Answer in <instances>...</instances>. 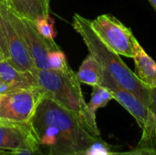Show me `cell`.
<instances>
[{
  "instance_id": "cell-1",
  "label": "cell",
  "mask_w": 156,
  "mask_h": 155,
  "mask_svg": "<svg viewBox=\"0 0 156 155\" xmlns=\"http://www.w3.org/2000/svg\"><path fill=\"white\" fill-rule=\"evenodd\" d=\"M46 155H79L97 140L80 122L75 113L43 96L29 122Z\"/></svg>"
},
{
  "instance_id": "cell-2",
  "label": "cell",
  "mask_w": 156,
  "mask_h": 155,
  "mask_svg": "<svg viewBox=\"0 0 156 155\" xmlns=\"http://www.w3.org/2000/svg\"><path fill=\"white\" fill-rule=\"evenodd\" d=\"M37 86L43 94L77 115L83 126L101 138L96 118L92 117L85 101L80 81L70 67L64 70L38 69L35 73Z\"/></svg>"
},
{
  "instance_id": "cell-3",
  "label": "cell",
  "mask_w": 156,
  "mask_h": 155,
  "mask_svg": "<svg viewBox=\"0 0 156 155\" xmlns=\"http://www.w3.org/2000/svg\"><path fill=\"white\" fill-rule=\"evenodd\" d=\"M73 28L81 37L89 52L92 55L104 70L110 73L114 79L124 89L135 95L144 104L148 105L149 87L143 84L121 56L110 48L95 33L90 26V20L75 14L72 22Z\"/></svg>"
},
{
  "instance_id": "cell-4",
  "label": "cell",
  "mask_w": 156,
  "mask_h": 155,
  "mask_svg": "<svg viewBox=\"0 0 156 155\" xmlns=\"http://www.w3.org/2000/svg\"><path fill=\"white\" fill-rule=\"evenodd\" d=\"M101 86L111 91L113 100L118 101L137 122L143 131L142 138L138 145L154 146V127L156 121L151 114L148 107L144 104L131 91L122 87L114 78L103 69Z\"/></svg>"
},
{
  "instance_id": "cell-5",
  "label": "cell",
  "mask_w": 156,
  "mask_h": 155,
  "mask_svg": "<svg viewBox=\"0 0 156 155\" xmlns=\"http://www.w3.org/2000/svg\"><path fill=\"white\" fill-rule=\"evenodd\" d=\"M0 12L9 20L23 39L33 62L38 69H50L48 62V55L50 51L60 48L54 40H48L42 37L34 22L20 17L15 14L7 3H0Z\"/></svg>"
},
{
  "instance_id": "cell-6",
  "label": "cell",
  "mask_w": 156,
  "mask_h": 155,
  "mask_svg": "<svg viewBox=\"0 0 156 155\" xmlns=\"http://www.w3.org/2000/svg\"><path fill=\"white\" fill-rule=\"evenodd\" d=\"M43 96L38 87L15 90L0 95V121L29 122Z\"/></svg>"
},
{
  "instance_id": "cell-7",
  "label": "cell",
  "mask_w": 156,
  "mask_h": 155,
  "mask_svg": "<svg viewBox=\"0 0 156 155\" xmlns=\"http://www.w3.org/2000/svg\"><path fill=\"white\" fill-rule=\"evenodd\" d=\"M90 26L100 38L120 56L132 58L134 57L138 40L132 30L115 16L108 14L101 15L90 20Z\"/></svg>"
},
{
  "instance_id": "cell-8",
  "label": "cell",
  "mask_w": 156,
  "mask_h": 155,
  "mask_svg": "<svg viewBox=\"0 0 156 155\" xmlns=\"http://www.w3.org/2000/svg\"><path fill=\"white\" fill-rule=\"evenodd\" d=\"M0 149L17 152L35 151L40 147L30 122L0 121Z\"/></svg>"
},
{
  "instance_id": "cell-9",
  "label": "cell",
  "mask_w": 156,
  "mask_h": 155,
  "mask_svg": "<svg viewBox=\"0 0 156 155\" xmlns=\"http://www.w3.org/2000/svg\"><path fill=\"white\" fill-rule=\"evenodd\" d=\"M1 13V12H0ZM2 14V13H1ZM5 24V37L7 47V60L20 71H29L35 75L37 67L26 47L23 39L11 25L9 20L2 14Z\"/></svg>"
},
{
  "instance_id": "cell-10",
  "label": "cell",
  "mask_w": 156,
  "mask_h": 155,
  "mask_svg": "<svg viewBox=\"0 0 156 155\" xmlns=\"http://www.w3.org/2000/svg\"><path fill=\"white\" fill-rule=\"evenodd\" d=\"M6 3L15 14L32 22L50 16V0H7Z\"/></svg>"
},
{
  "instance_id": "cell-11",
  "label": "cell",
  "mask_w": 156,
  "mask_h": 155,
  "mask_svg": "<svg viewBox=\"0 0 156 155\" xmlns=\"http://www.w3.org/2000/svg\"><path fill=\"white\" fill-rule=\"evenodd\" d=\"M135 66V76L145 86L156 87V62L144 49L137 41L135 55L133 58Z\"/></svg>"
},
{
  "instance_id": "cell-12",
  "label": "cell",
  "mask_w": 156,
  "mask_h": 155,
  "mask_svg": "<svg viewBox=\"0 0 156 155\" xmlns=\"http://www.w3.org/2000/svg\"><path fill=\"white\" fill-rule=\"evenodd\" d=\"M0 79L8 83L14 90L38 87L33 73L18 70L7 59L0 62Z\"/></svg>"
},
{
  "instance_id": "cell-13",
  "label": "cell",
  "mask_w": 156,
  "mask_h": 155,
  "mask_svg": "<svg viewBox=\"0 0 156 155\" xmlns=\"http://www.w3.org/2000/svg\"><path fill=\"white\" fill-rule=\"evenodd\" d=\"M102 74V67L100 65L97 59L90 54L81 63L77 72V77L80 83H84L86 85L93 87L97 85H101Z\"/></svg>"
},
{
  "instance_id": "cell-14",
  "label": "cell",
  "mask_w": 156,
  "mask_h": 155,
  "mask_svg": "<svg viewBox=\"0 0 156 155\" xmlns=\"http://www.w3.org/2000/svg\"><path fill=\"white\" fill-rule=\"evenodd\" d=\"M112 100H113V96L109 90L101 85L93 86L90 100L87 103L90 115L96 118V111L100 108L105 107Z\"/></svg>"
},
{
  "instance_id": "cell-15",
  "label": "cell",
  "mask_w": 156,
  "mask_h": 155,
  "mask_svg": "<svg viewBox=\"0 0 156 155\" xmlns=\"http://www.w3.org/2000/svg\"><path fill=\"white\" fill-rule=\"evenodd\" d=\"M38 33L48 40H54L56 37L57 32L54 27V20L48 16L47 17H42L34 22Z\"/></svg>"
},
{
  "instance_id": "cell-16",
  "label": "cell",
  "mask_w": 156,
  "mask_h": 155,
  "mask_svg": "<svg viewBox=\"0 0 156 155\" xmlns=\"http://www.w3.org/2000/svg\"><path fill=\"white\" fill-rule=\"evenodd\" d=\"M48 62L50 69L53 70H64L69 68L65 53L59 48L52 50L48 55Z\"/></svg>"
},
{
  "instance_id": "cell-17",
  "label": "cell",
  "mask_w": 156,
  "mask_h": 155,
  "mask_svg": "<svg viewBox=\"0 0 156 155\" xmlns=\"http://www.w3.org/2000/svg\"><path fill=\"white\" fill-rule=\"evenodd\" d=\"M112 153L111 147L101 138L79 155H111Z\"/></svg>"
},
{
  "instance_id": "cell-18",
  "label": "cell",
  "mask_w": 156,
  "mask_h": 155,
  "mask_svg": "<svg viewBox=\"0 0 156 155\" xmlns=\"http://www.w3.org/2000/svg\"><path fill=\"white\" fill-rule=\"evenodd\" d=\"M111 155H156L154 146L138 145L135 149L128 152H112Z\"/></svg>"
},
{
  "instance_id": "cell-19",
  "label": "cell",
  "mask_w": 156,
  "mask_h": 155,
  "mask_svg": "<svg viewBox=\"0 0 156 155\" xmlns=\"http://www.w3.org/2000/svg\"><path fill=\"white\" fill-rule=\"evenodd\" d=\"M149 100H148V109L156 121V87H152L148 89Z\"/></svg>"
},
{
  "instance_id": "cell-20",
  "label": "cell",
  "mask_w": 156,
  "mask_h": 155,
  "mask_svg": "<svg viewBox=\"0 0 156 155\" xmlns=\"http://www.w3.org/2000/svg\"><path fill=\"white\" fill-rule=\"evenodd\" d=\"M0 49L3 52L5 58H7V47L5 42V24H4V17L0 13Z\"/></svg>"
},
{
  "instance_id": "cell-21",
  "label": "cell",
  "mask_w": 156,
  "mask_h": 155,
  "mask_svg": "<svg viewBox=\"0 0 156 155\" xmlns=\"http://www.w3.org/2000/svg\"><path fill=\"white\" fill-rule=\"evenodd\" d=\"M14 155H46L41 149L35 151H17Z\"/></svg>"
},
{
  "instance_id": "cell-22",
  "label": "cell",
  "mask_w": 156,
  "mask_h": 155,
  "mask_svg": "<svg viewBox=\"0 0 156 155\" xmlns=\"http://www.w3.org/2000/svg\"><path fill=\"white\" fill-rule=\"evenodd\" d=\"M16 151H10V150H4L0 149V155H14Z\"/></svg>"
},
{
  "instance_id": "cell-23",
  "label": "cell",
  "mask_w": 156,
  "mask_h": 155,
  "mask_svg": "<svg viewBox=\"0 0 156 155\" xmlns=\"http://www.w3.org/2000/svg\"><path fill=\"white\" fill-rule=\"evenodd\" d=\"M148 2L151 4V5L153 6V8L156 11V0H148Z\"/></svg>"
},
{
  "instance_id": "cell-24",
  "label": "cell",
  "mask_w": 156,
  "mask_h": 155,
  "mask_svg": "<svg viewBox=\"0 0 156 155\" xmlns=\"http://www.w3.org/2000/svg\"><path fill=\"white\" fill-rule=\"evenodd\" d=\"M4 59H5V56H4L3 52L1 51V49H0V62H1V61H3Z\"/></svg>"
},
{
  "instance_id": "cell-25",
  "label": "cell",
  "mask_w": 156,
  "mask_h": 155,
  "mask_svg": "<svg viewBox=\"0 0 156 155\" xmlns=\"http://www.w3.org/2000/svg\"><path fill=\"white\" fill-rule=\"evenodd\" d=\"M154 142L156 143V123H155V127H154Z\"/></svg>"
},
{
  "instance_id": "cell-26",
  "label": "cell",
  "mask_w": 156,
  "mask_h": 155,
  "mask_svg": "<svg viewBox=\"0 0 156 155\" xmlns=\"http://www.w3.org/2000/svg\"><path fill=\"white\" fill-rule=\"evenodd\" d=\"M7 2V0H0V3H5Z\"/></svg>"
}]
</instances>
